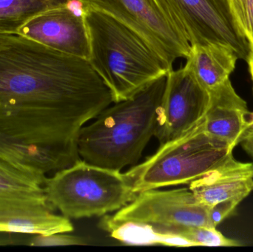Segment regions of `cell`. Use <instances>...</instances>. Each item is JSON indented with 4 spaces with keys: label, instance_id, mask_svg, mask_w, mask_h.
Instances as JSON below:
<instances>
[{
    "label": "cell",
    "instance_id": "obj_1",
    "mask_svg": "<svg viewBox=\"0 0 253 252\" xmlns=\"http://www.w3.org/2000/svg\"><path fill=\"white\" fill-rule=\"evenodd\" d=\"M113 103L87 59L16 34L0 47V133L47 151L67 167L80 159L83 127Z\"/></svg>",
    "mask_w": 253,
    "mask_h": 252
},
{
    "label": "cell",
    "instance_id": "obj_2",
    "mask_svg": "<svg viewBox=\"0 0 253 252\" xmlns=\"http://www.w3.org/2000/svg\"><path fill=\"white\" fill-rule=\"evenodd\" d=\"M167 75L131 99L110 105L84 126L77 142L80 158L111 170L136 165L156 133Z\"/></svg>",
    "mask_w": 253,
    "mask_h": 252
},
{
    "label": "cell",
    "instance_id": "obj_3",
    "mask_svg": "<svg viewBox=\"0 0 253 252\" xmlns=\"http://www.w3.org/2000/svg\"><path fill=\"white\" fill-rule=\"evenodd\" d=\"M83 8L90 48L87 61L111 90L114 103L131 99L173 70L124 23L96 9Z\"/></svg>",
    "mask_w": 253,
    "mask_h": 252
},
{
    "label": "cell",
    "instance_id": "obj_4",
    "mask_svg": "<svg viewBox=\"0 0 253 252\" xmlns=\"http://www.w3.org/2000/svg\"><path fill=\"white\" fill-rule=\"evenodd\" d=\"M47 202L68 218L102 217L118 211L137 194L126 173L89 164L80 158L47 178Z\"/></svg>",
    "mask_w": 253,
    "mask_h": 252
},
{
    "label": "cell",
    "instance_id": "obj_5",
    "mask_svg": "<svg viewBox=\"0 0 253 252\" xmlns=\"http://www.w3.org/2000/svg\"><path fill=\"white\" fill-rule=\"evenodd\" d=\"M233 149L205 132L203 122L178 139L160 145L153 155L126 174L135 193L190 184L228 159Z\"/></svg>",
    "mask_w": 253,
    "mask_h": 252
},
{
    "label": "cell",
    "instance_id": "obj_6",
    "mask_svg": "<svg viewBox=\"0 0 253 252\" xmlns=\"http://www.w3.org/2000/svg\"><path fill=\"white\" fill-rule=\"evenodd\" d=\"M104 12L141 36L169 66L187 59L191 44L180 31L161 0H79Z\"/></svg>",
    "mask_w": 253,
    "mask_h": 252
},
{
    "label": "cell",
    "instance_id": "obj_7",
    "mask_svg": "<svg viewBox=\"0 0 253 252\" xmlns=\"http://www.w3.org/2000/svg\"><path fill=\"white\" fill-rule=\"evenodd\" d=\"M210 207L199 202L188 188L169 190L148 189L138 192L133 201L109 216L114 221L151 225L159 232L181 226H212Z\"/></svg>",
    "mask_w": 253,
    "mask_h": 252
},
{
    "label": "cell",
    "instance_id": "obj_8",
    "mask_svg": "<svg viewBox=\"0 0 253 252\" xmlns=\"http://www.w3.org/2000/svg\"><path fill=\"white\" fill-rule=\"evenodd\" d=\"M191 45L220 43L248 62L251 47L236 26L226 0H161Z\"/></svg>",
    "mask_w": 253,
    "mask_h": 252
},
{
    "label": "cell",
    "instance_id": "obj_9",
    "mask_svg": "<svg viewBox=\"0 0 253 252\" xmlns=\"http://www.w3.org/2000/svg\"><path fill=\"white\" fill-rule=\"evenodd\" d=\"M209 104V92L189 70H172L167 75L154 135L159 144L178 139L202 124Z\"/></svg>",
    "mask_w": 253,
    "mask_h": 252
},
{
    "label": "cell",
    "instance_id": "obj_10",
    "mask_svg": "<svg viewBox=\"0 0 253 252\" xmlns=\"http://www.w3.org/2000/svg\"><path fill=\"white\" fill-rule=\"evenodd\" d=\"M16 35L88 60V34L79 0L36 15L19 28Z\"/></svg>",
    "mask_w": 253,
    "mask_h": 252
},
{
    "label": "cell",
    "instance_id": "obj_11",
    "mask_svg": "<svg viewBox=\"0 0 253 252\" xmlns=\"http://www.w3.org/2000/svg\"><path fill=\"white\" fill-rule=\"evenodd\" d=\"M209 93L204 130L235 148L242 143L253 124L246 102L237 94L230 78Z\"/></svg>",
    "mask_w": 253,
    "mask_h": 252
},
{
    "label": "cell",
    "instance_id": "obj_12",
    "mask_svg": "<svg viewBox=\"0 0 253 252\" xmlns=\"http://www.w3.org/2000/svg\"><path fill=\"white\" fill-rule=\"evenodd\" d=\"M196 199L211 207L232 198L243 201L253 191V164L236 161L233 155L189 184Z\"/></svg>",
    "mask_w": 253,
    "mask_h": 252
},
{
    "label": "cell",
    "instance_id": "obj_13",
    "mask_svg": "<svg viewBox=\"0 0 253 252\" xmlns=\"http://www.w3.org/2000/svg\"><path fill=\"white\" fill-rule=\"evenodd\" d=\"M50 204L0 198V233L48 235L72 232L68 217L58 216Z\"/></svg>",
    "mask_w": 253,
    "mask_h": 252
},
{
    "label": "cell",
    "instance_id": "obj_14",
    "mask_svg": "<svg viewBox=\"0 0 253 252\" xmlns=\"http://www.w3.org/2000/svg\"><path fill=\"white\" fill-rule=\"evenodd\" d=\"M239 59L229 46L220 43L191 45L185 68L208 92L230 78Z\"/></svg>",
    "mask_w": 253,
    "mask_h": 252
},
{
    "label": "cell",
    "instance_id": "obj_15",
    "mask_svg": "<svg viewBox=\"0 0 253 252\" xmlns=\"http://www.w3.org/2000/svg\"><path fill=\"white\" fill-rule=\"evenodd\" d=\"M0 159L29 173L45 183V175L67 168L54 155L44 149L26 144L0 133Z\"/></svg>",
    "mask_w": 253,
    "mask_h": 252
},
{
    "label": "cell",
    "instance_id": "obj_16",
    "mask_svg": "<svg viewBox=\"0 0 253 252\" xmlns=\"http://www.w3.org/2000/svg\"><path fill=\"white\" fill-rule=\"evenodd\" d=\"M99 227L108 232L110 236L126 245L193 247L182 237L159 232L151 225L132 221H114L107 215L99 222Z\"/></svg>",
    "mask_w": 253,
    "mask_h": 252
},
{
    "label": "cell",
    "instance_id": "obj_17",
    "mask_svg": "<svg viewBox=\"0 0 253 252\" xmlns=\"http://www.w3.org/2000/svg\"><path fill=\"white\" fill-rule=\"evenodd\" d=\"M44 182L0 159V198L49 204Z\"/></svg>",
    "mask_w": 253,
    "mask_h": 252
},
{
    "label": "cell",
    "instance_id": "obj_18",
    "mask_svg": "<svg viewBox=\"0 0 253 252\" xmlns=\"http://www.w3.org/2000/svg\"><path fill=\"white\" fill-rule=\"evenodd\" d=\"M72 0H0V35L17 34L19 28L39 13Z\"/></svg>",
    "mask_w": 253,
    "mask_h": 252
},
{
    "label": "cell",
    "instance_id": "obj_19",
    "mask_svg": "<svg viewBox=\"0 0 253 252\" xmlns=\"http://www.w3.org/2000/svg\"><path fill=\"white\" fill-rule=\"evenodd\" d=\"M182 237L193 247H240L235 240L226 238L216 228L187 226L175 228L165 232Z\"/></svg>",
    "mask_w": 253,
    "mask_h": 252
},
{
    "label": "cell",
    "instance_id": "obj_20",
    "mask_svg": "<svg viewBox=\"0 0 253 252\" xmlns=\"http://www.w3.org/2000/svg\"><path fill=\"white\" fill-rule=\"evenodd\" d=\"M241 34L253 49V0H226Z\"/></svg>",
    "mask_w": 253,
    "mask_h": 252
},
{
    "label": "cell",
    "instance_id": "obj_21",
    "mask_svg": "<svg viewBox=\"0 0 253 252\" xmlns=\"http://www.w3.org/2000/svg\"><path fill=\"white\" fill-rule=\"evenodd\" d=\"M69 232H59L51 235H37L30 240L28 245L32 247H56V246L87 245L82 237L68 235Z\"/></svg>",
    "mask_w": 253,
    "mask_h": 252
},
{
    "label": "cell",
    "instance_id": "obj_22",
    "mask_svg": "<svg viewBox=\"0 0 253 252\" xmlns=\"http://www.w3.org/2000/svg\"><path fill=\"white\" fill-rule=\"evenodd\" d=\"M240 198H232L220 201L210 207V219L213 227L216 228L223 220L231 216L242 202Z\"/></svg>",
    "mask_w": 253,
    "mask_h": 252
},
{
    "label": "cell",
    "instance_id": "obj_23",
    "mask_svg": "<svg viewBox=\"0 0 253 252\" xmlns=\"http://www.w3.org/2000/svg\"><path fill=\"white\" fill-rule=\"evenodd\" d=\"M251 118L253 121V112L251 113ZM241 144H242L244 149L253 158V124Z\"/></svg>",
    "mask_w": 253,
    "mask_h": 252
},
{
    "label": "cell",
    "instance_id": "obj_24",
    "mask_svg": "<svg viewBox=\"0 0 253 252\" xmlns=\"http://www.w3.org/2000/svg\"><path fill=\"white\" fill-rule=\"evenodd\" d=\"M248 65H249L250 72H251V78L253 84V49H251V54L248 58Z\"/></svg>",
    "mask_w": 253,
    "mask_h": 252
},
{
    "label": "cell",
    "instance_id": "obj_25",
    "mask_svg": "<svg viewBox=\"0 0 253 252\" xmlns=\"http://www.w3.org/2000/svg\"><path fill=\"white\" fill-rule=\"evenodd\" d=\"M13 34H1L0 35V47H2L12 36Z\"/></svg>",
    "mask_w": 253,
    "mask_h": 252
}]
</instances>
